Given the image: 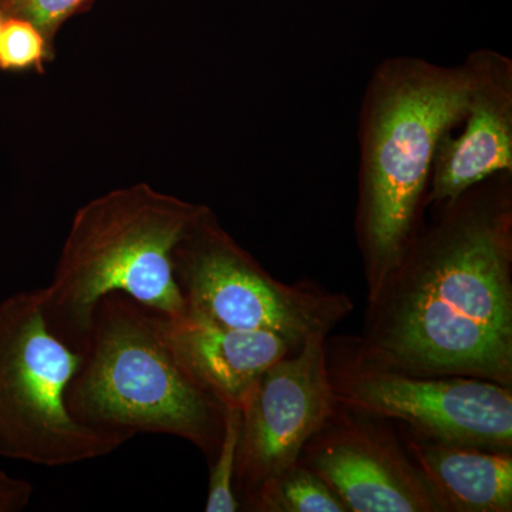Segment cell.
<instances>
[{
    "label": "cell",
    "mask_w": 512,
    "mask_h": 512,
    "mask_svg": "<svg viewBox=\"0 0 512 512\" xmlns=\"http://www.w3.org/2000/svg\"><path fill=\"white\" fill-rule=\"evenodd\" d=\"M512 174L433 208L393 274L367 299L356 338L369 365L512 387Z\"/></svg>",
    "instance_id": "obj_1"
},
{
    "label": "cell",
    "mask_w": 512,
    "mask_h": 512,
    "mask_svg": "<svg viewBox=\"0 0 512 512\" xmlns=\"http://www.w3.org/2000/svg\"><path fill=\"white\" fill-rule=\"evenodd\" d=\"M466 63L443 66L400 56L383 60L359 111L355 232L367 299L409 251L427 210L434 156L467 109Z\"/></svg>",
    "instance_id": "obj_2"
},
{
    "label": "cell",
    "mask_w": 512,
    "mask_h": 512,
    "mask_svg": "<svg viewBox=\"0 0 512 512\" xmlns=\"http://www.w3.org/2000/svg\"><path fill=\"white\" fill-rule=\"evenodd\" d=\"M208 210L148 184L119 188L84 204L74 214L45 288L53 332L83 350L97 306L116 292L167 318H184L175 249Z\"/></svg>",
    "instance_id": "obj_3"
},
{
    "label": "cell",
    "mask_w": 512,
    "mask_h": 512,
    "mask_svg": "<svg viewBox=\"0 0 512 512\" xmlns=\"http://www.w3.org/2000/svg\"><path fill=\"white\" fill-rule=\"evenodd\" d=\"M163 318L124 293L101 299L67 393L70 412L96 429L178 437L211 463L225 406L178 362Z\"/></svg>",
    "instance_id": "obj_4"
},
{
    "label": "cell",
    "mask_w": 512,
    "mask_h": 512,
    "mask_svg": "<svg viewBox=\"0 0 512 512\" xmlns=\"http://www.w3.org/2000/svg\"><path fill=\"white\" fill-rule=\"evenodd\" d=\"M83 362L50 328L45 288L0 302V457L66 467L109 456L133 439L70 412L67 393Z\"/></svg>",
    "instance_id": "obj_5"
},
{
    "label": "cell",
    "mask_w": 512,
    "mask_h": 512,
    "mask_svg": "<svg viewBox=\"0 0 512 512\" xmlns=\"http://www.w3.org/2000/svg\"><path fill=\"white\" fill-rule=\"evenodd\" d=\"M185 318L224 328L264 330L302 345L328 336L353 311L346 293L312 281L274 278L208 210L175 249Z\"/></svg>",
    "instance_id": "obj_6"
},
{
    "label": "cell",
    "mask_w": 512,
    "mask_h": 512,
    "mask_svg": "<svg viewBox=\"0 0 512 512\" xmlns=\"http://www.w3.org/2000/svg\"><path fill=\"white\" fill-rule=\"evenodd\" d=\"M336 402L380 420H397L421 439L512 450V387L467 376H416L359 362L328 343Z\"/></svg>",
    "instance_id": "obj_7"
},
{
    "label": "cell",
    "mask_w": 512,
    "mask_h": 512,
    "mask_svg": "<svg viewBox=\"0 0 512 512\" xmlns=\"http://www.w3.org/2000/svg\"><path fill=\"white\" fill-rule=\"evenodd\" d=\"M328 336H311L261 376L242 404L235 493L242 507L299 463L303 447L335 412Z\"/></svg>",
    "instance_id": "obj_8"
},
{
    "label": "cell",
    "mask_w": 512,
    "mask_h": 512,
    "mask_svg": "<svg viewBox=\"0 0 512 512\" xmlns=\"http://www.w3.org/2000/svg\"><path fill=\"white\" fill-rule=\"evenodd\" d=\"M299 463L318 473L349 512H441L403 441L382 420L339 403Z\"/></svg>",
    "instance_id": "obj_9"
},
{
    "label": "cell",
    "mask_w": 512,
    "mask_h": 512,
    "mask_svg": "<svg viewBox=\"0 0 512 512\" xmlns=\"http://www.w3.org/2000/svg\"><path fill=\"white\" fill-rule=\"evenodd\" d=\"M470 74L461 131L441 138L431 170L427 207L457 200L474 185L512 174V60L491 49L464 60Z\"/></svg>",
    "instance_id": "obj_10"
},
{
    "label": "cell",
    "mask_w": 512,
    "mask_h": 512,
    "mask_svg": "<svg viewBox=\"0 0 512 512\" xmlns=\"http://www.w3.org/2000/svg\"><path fill=\"white\" fill-rule=\"evenodd\" d=\"M163 326L178 362L224 406L242 407L266 370L301 346L276 333L224 328L185 316H164Z\"/></svg>",
    "instance_id": "obj_11"
},
{
    "label": "cell",
    "mask_w": 512,
    "mask_h": 512,
    "mask_svg": "<svg viewBox=\"0 0 512 512\" xmlns=\"http://www.w3.org/2000/svg\"><path fill=\"white\" fill-rule=\"evenodd\" d=\"M402 441L441 512L512 511V450L439 443L409 431Z\"/></svg>",
    "instance_id": "obj_12"
},
{
    "label": "cell",
    "mask_w": 512,
    "mask_h": 512,
    "mask_svg": "<svg viewBox=\"0 0 512 512\" xmlns=\"http://www.w3.org/2000/svg\"><path fill=\"white\" fill-rule=\"evenodd\" d=\"M254 512H349L318 473L296 463L269 481L242 507Z\"/></svg>",
    "instance_id": "obj_13"
},
{
    "label": "cell",
    "mask_w": 512,
    "mask_h": 512,
    "mask_svg": "<svg viewBox=\"0 0 512 512\" xmlns=\"http://www.w3.org/2000/svg\"><path fill=\"white\" fill-rule=\"evenodd\" d=\"M242 407L225 406L224 433L217 456L210 463L208 478L207 512H237L242 510L235 493L239 434H241Z\"/></svg>",
    "instance_id": "obj_14"
},
{
    "label": "cell",
    "mask_w": 512,
    "mask_h": 512,
    "mask_svg": "<svg viewBox=\"0 0 512 512\" xmlns=\"http://www.w3.org/2000/svg\"><path fill=\"white\" fill-rule=\"evenodd\" d=\"M49 42L29 20L6 16L0 32V69L6 72L40 67L49 56Z\"/></svg>",
    "instance_id": "obj_15"
},
{
    "label": "cell",
    "mask_w": 512,
    "mask_h": 512,
    "mask_svg": "<svg viewBox=\"0 0 512 512\" xmlns=\"http://www.w3.org/2000/svg\"><path fill=\"white\" fill-rule=\"evenodd\" d=\"M90 2L92 0H5L0 9L6 16L32 22L50 45L63 23Z\"/></svg>",
    "instance_id": "obj_16"
},
{
    "label": "cell",
    "mask_w": 512,
    "mask_h": 512,
    "mask_svg": "<svg viewBox=\"0 0 512 512\" xmlns=\"http://www.w3.org/2000/svg\"><path fill=\"white\" fill-rule=\"evenodd\" d=\"M35 485L0 470V512H20L29 507Z\"/></svg>",
    "instance_id": "obj_17"
},
{
    "label": "cell",
    "mask_w": 512,
    "mask_h": 512,
    "mask_svg": "<svg viewBox=\"0 0 512 512\" xmlns=\"http://www.w3.org/2000/svg\"><path fill=\"white\" fill-rule=\"evenodd\" d=\"M5 19H6V15H5V13H3V10L0 9V32H2L3 22H5Z\"/></svg>",
    "instance_id": "obj_18"
},
{
    "label": "cell",
    "mask_w": 512,
    "mask_h": 512,
    "mask_svg": "<svg viewBox=\"0 0 512 512\" xmlns=\"http://www.w3.org/2000/svg\"><path fill=\"white\" fill-rule=\"evenodd\" d=\"M3 2H5V0H0V5H2Z\"/></svg>",
    "instance_id": "obj_19"
}]
</instances>
